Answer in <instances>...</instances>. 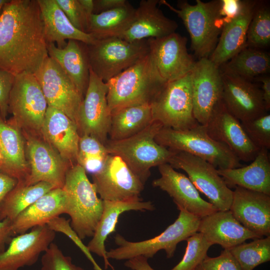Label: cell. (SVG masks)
Listing matches in <instances>:
<instances>
[{
  "label": "cell",
  "instance_id": "obj_1",
  "mask_svg": "<svg viewBox=\"0 0 270 270\" xmlns=\"http://www.w3.org/2000/svg\"><path fill=\"white\" fill-rule=\"evenodd\" d=\"M37 0H10L0 14V69L34 74L48 56Z\"/></svg>",
  "mask_w": 270,
  "mask_h": 270
},
{
  "label": "cell",
  "instance_id": "obj_2",
  "mask_svg": "<svg viewBox=\"0 0 270 270\" xmlns=\"http://www.w3.org/2000/svg\"><path fill=\"white\" fill-rule=\"evenodd\" d=\"M66 193L65 214L81 240L92 237L101 218L103 200L88 180L85 170L77 164L68 169L62 188Z\"/></svg>",
  "mask_w": 270,
  "mask_h": 270
},
{
  "label": "cell",
  "instance_id": "obj_3",
  "mask_svg": "<svg viewBox=\"0 0 270 270\" xmlns=\"http://www.w3.org/2000/svg\"><path fill=\"white\" fill-rule=\"evenodd\" d=\"M110 112L137 103L151 102L165 82L148 52L133 65L106 82Z\"/></svg>",
  "mask_w": 270,
  "mask_h": 270
},
{
  "label": "cell",
  "instance_id": "obj_4",
  "mask_svg": "<svg viewBox=\"0 0 270 270\" xmlns=\"http://www.w3.org/2000/svg\"><path fill=\"white\" fill-rule=\"evenodd\" d=\"M164 4L182 20L190 36L191 49L199 59L208 58L214 50L223 28L220 10V0L204 2L196 0L191 4L186 0H180L178 8L164 0Z\"/></svg>",
  "mask_w": 270,
  "mask_h": 270
},
{
  "label": "cell",
  "instance_id": "obj_5",
  "mask_svg": "<svg viewBox=\"0 0 270 270\" xmlns=\"http://www.w3.org/2000/svg\"><path fill=\"white\" fill-rule=\"evenodd\" d=\"M162 125L154 120L144 130L130 138L108 140L105 144L109 154L119 156L144 184L150 169L168 163L175 152L156 142L155 137Z\"/></svg>",
  "mask_w": 270,
  "mask_h": 270
},
{
  "label": "cell",
  "instance_id": "obj_6",
  "mask_svg": "<svg viewBox=\"0 0 270 270\" xmlns=\"http://www.w3.org/2000/svg\"><path fill=\"white\" fill-rule=\"evenodd\" d=\"M160 145L175 152H184L200 158L218 169L242 166L240 160L224 144L212 138L205 126L184 130L162 127L155 137Z\"/></svg>",
  "mask_w": 270,
  "mask_h": 270
},
{
  "label": "cell",
  "instance_id": "obj_7",
  "mask_svg": "<svg viewBox=\"0 0 270 270\" xmlns=\"http://www.w3.org/2000/svg\"><path fill=\"white\" fill-rule=\"evenodd\" d=\"M178 210L180 213L174 222L152 238L133 242L117 234L114 242L118 246L106 252L107 258L122 260L142 256L148 259L162 250L166 252L167 258H172L178 244L198 232L200 220L185 210Z\"/></svg>",
  "mask_w": 270,
  "mask_h": 270
},
{
  "label": "cell",
  "instance_id": "obj_8",
  "mask_svg": "<svg viewBox=\"0 0 270 270\" xmlns=\"http://www.w3.org/2000/svg\"><path fill=\"white\" fill-rule=\"evenodd\" d=\"M48 104L34 74L24 72L15 76L10 90L8 120L22 132L41 136L40 131Z\"/></svg>",
  "mask_w": 270,
  "mask_h": 270
},
{
  "label": "cell",
  "instance_id": "obj_9",
  "mask_svg": "<svg viewBox=\"0 0 270 270\" xmlns=\"http://www.w3.org/2000/svg\"><path fill=\"white\" fill-rule=\"evenodd\" d=\"M91 70L106 82L128 68L149 52L148 40L128 42L114 36L86 44Z\"/></svg>",
  "mask_w": 270,
  "mask_h": 270
},
{
  "label": "cell",
  "instance_id": "obj_10",
  "mask_svg": "<svg viewBox=\"0 0 270 270\" xmlns=\"http://www.w3.org/2000/svg\"><path fill=\"white\" fill-rule=\"evenodd\" d=\"M190 73L166 83L152 100L153 120L163 127L184 130L199 124L193 114Z\"/></svg>",
  "mask_w": 270,
  "mask_h": 270
},
{
  "label": "cell",
  "instance_id": "obj_11",
  "mask_svg": "<svg viewBox=\"0 0 270 270\" xmlns=\"http://www.w3.org/2000/svg\"><path fill=\"white\" fill-rule=\"evenodd\" d=\"M168 164L174 169L185 172L198 190L203 194L218 210H230L233 190L212 164L184 152H175Z\"/></svg>",
  "mask_w": 270,
  "mask_h": 270
},
{
  "label": "cell",
  "instance_id": "obj_12",
  "mask_svg": "<svg viewBox=\"0 0 270 270\" xmlns=\"http://www.w3.org/2000/svg\"><path fill=\"white\" fill-rule=\"evenodd\" d=\"M190 74L194 116L206 126L222 104V72L208 58H202L196 62Z\"/></svg>",
  "mask_w": 270,
  "mask_h": 270
},
{
  "label": "cell",
  "instance_id": "obj_13",
  "mask_svg": "<svg viewBox=\"0 0 270 270\" xmlns=\"http://www.w3.org/2000/svg\"><path fill=\"white\" fill-rule=\"evenodd\" d=\"M34 74L48 106L61 111L77 124L84 97L59 64L48 56Z\"/></svg>",
  "mask_w": 270,
  "mask_h": 270
},
{
  "label": "cell",
  "instance_id": "obj_14",
  "mask_svg": "<svg viewBox=\"0 0 270 270\" xmlns=\"http://www.w3.org/2000/svg\"><path fill=\"white\" fill-rule=\"evenodd\" d=\"M22 132L29 168L24 184L46 182L54 188H62L66 173L72 165L65 161L41 136Z\"/></svg>",
  "mask_w": 270,
  "mask_h": 270
},
{
  "label": "cell",
  "instance_id": "obj_15",
  "mask_svg": "<svg viewBox=\"0 0 270 270\" xmlns=\"http://www.w3.org/2000/svg\"><path fill=\"white\" fill-rule=\"evenodd\" d=\"M102 200L124 201L140 198L144 184L116 155L109 154L102 168L92 175Z\"/></svg>",
  "mask_w": 270,
  "mask_h": 270
},
{
  "label": "cell",
  "instance_id": "obj_16",
  "mask_svg": "<svg viewBox=\"0 0 270 270\" xmlns=\"http://www.w3.org/2000/svg\"><path fill=\"white\" fill-rule=\"evenodd\" d=\"M108 85L90 69L88 85L79 108L77 125L80 136L88 135L106 144L111 112L106 98Z\"/></svg>",
  "mask_w": 270,
  "mask_h": 270
},
{
  "label": "cell",
  "instance_id": "obj_17",
  "mask_svg": "<svg viewBox=\"0 0 270 270\" xmlns=\"http://www.w3.org/2000/svg\"><path fill=\"white\" fill-rule=\"evenodd\" d=\"M147 40L154 66L165 82L191 72L196 62L188 51L186 37L175 32L162 38Z\"/></svg>",
  "mask_w": 270,
  "mask_h": 270
},
{
  "label": "cell",
  "instance_id": "obj_18",
  "mask_svg": "<svg viewBox=\"0 0 270 270\" xmlns=\"http://www.w3.org/2000/svg\"><path fill=\"white\" fill-rule=\"evenodd\" d=\"M160 176L153 180V186L166 192L178 210L182 209L200 218L217 211L204 200L190 178L178 172L169 164L158 166Z\"/></svg>",
  "mask_w": 270,
  "mask_h": 270
},
{
  "label": "cell",
  "instance_id": "obj_19",
  "mask_svg": "<svg viewBox=\"0 0 270 270\" xmlns=\"http://www.w3.org/2000/svg\"><path fill=\"white\" fill-rule=\"evenodd\" d=\"M56 232L47 225L32 228L28 232L12 238L6 250L0 253V270H18L38 261L53 242Z\"/></svg>",
  "mask_w": 270,
  "mask_h": 270
},
{
  "label": "cell",
  "instance_id": "obj_20",
  "mask_svg": "<svg viewBox=\"0 0 270 270\" xmlns=\"http://www.w3.org/2000/svg\"><path fill=\"white\" fill-rule=\"evenodd\" d=\"M221 72L222 102L234 116L242 122L268 113L262 90L258 86L252 81Z\"/></svg>",
  "mask_w": 270,
  "mask_h": 270
},
{
  "label": "cell",
  "instance_id": "obj_21",
  "mask_svg": "<svg viewBox=\"0 0 270 270\" xmlns=\"http://www.w3.org/2000/svg\"><path fill=\"white\" fill-rule=\"evenodd\" d=\"M230 210L248 230L270 236V195L236 186Z\"/></svg>",
  "mask_w": 270,
  "mask_h": 270
},
{
  "label": "cell",
  "instance_id": "obj_22",
  "mask_svg": "<svg viewBox=\"0 0 270 270\" xmlns=\"http://www.w3.org/2000/svg\"><path fill=\"white\" fill-rule=\"evenodd\" d=\"M205 126L212 138L225 144L240 161L252 162L260 149L250 140L240 122L223 102Z\"/></svg>",
  "mask_w": 270,
  "mask_h": 270
},
{
  "label": "cell",
  "instance_id": "obj_23",
  "mask_svg": "<svg viewBox=\"0 0 270 270\" xmlns=\"http://www.w3.org/2000/svg\"><path fill=\"white\" fill-rule=\"evenodd\" d=\"M41 137L71 165L76 164L80 135L77 124L61 111L48 106Z\"/></svg>",
  "mask_w": 270,
  "mask_h": 270
},
{
  "label": "cell",
  "instance_id": "obj_24",
  "mask_svg": "<svg viewBox=\"0 0 270 270\" xmlns=\"http://www.w3.org/2000/svg\"><path fill=\"white\" fill-rule=\"evenodd\" d=\"M160 0H142L127 29L118 36L128 42L160 38L176 32L177 22L157 6Z\"/></svg>",
  "mask_w": 270,
  "mask_h": 270
},
{
  "label": "cell",
  "instance_id": "obj_25",
  "mask_svg": "<svg viewBox=\"0 0 270 270\" xmlns=\"http://www.w3.org/2000/svg\"><path fill=\"white\" fill-rule=\"evenodd\" d=\"M198 232L212 245L230 249L247 240L262 238L244 228L228 210H217L200 218Z\"/></svg>",
  "mask_w": 270,
  "mask_h": 270
},
{
  "label": "cell",
  "instance_id": "obj_26",
  "mask_svg": "<svg viewBox=\"0 0 270 270\" xmlns=\"http://www.w3.org/2000/svg\"><path fill=\"white\" fill-rule=\"evenodd\" d=\"M257 2L244 0L238 15L223 26L217 44L208 58L217 66L220 67L247 46L248 30Z\"/></svg>",
  "mask_w": 270,
  "mask_h": 270
},
{
  "label": "cell",
  "instance_id": "obj_27",
  "mask_svg": "<svg viewBox=\"0 0 270 270\" xmlns=\"http://www.w3.org/2000/svg\"><path fill=\"white\" fill-rule=\"evenodd\" d=\"M37 1L47 44H54L62 48L66 45V40H76L86 44L96 42V40L93 36L79 30L71 24L56 0Z\"/></svg>",
  "mask_w": 270,
  "mask_h": 270
},
{
  "label": "cell",
  "instance_id": "obj_28",
  "mask_svg": "<svg viewBox=\"0 0 270 270\" xmlns=\"http://www.w3.org/2000/svg\"><path fill=\"white\" fill-rule=\"evenodd\" d=\"M154 206L150 201H143L140 198L124 201L103 200V210L92 240L87 248L90 252L102 257L105 268L110 266L106 256L105 241L108 236L116 230L120 216L123 212L132 210H152Z\"/></svg>",
  "mask_w": 270,
  "mask_h": 270
},
{
  "label": "cell",
  "instance_id": "obj_29",
  "mask_svg": "<svg viewBox=\"0 0 270 270\" xmlns=\"http://www.w3.org/2000/svg\"><path fill=\"white\" fill-rule=\"evenodd\" d=\"M66 200L63 188H53L46 193L12 220L14 236L24 234L34 226L46 224L65 214Z\"/></svg>",
  "mask_w": 270,
  "mask_h": 270
},
{
  "label": "cell",
  "instance_id": "obj_30",
  "mask_svg": "<svg viewBox=\"0 0 270 270\" xmlns=\"http://www.w3.org/2000/svg\"><path fill=\"white\" fill-rule=\"evenodd\" d=\"M48 56L54 60L84 97L90 80V65L86 44L68 40L64 47L47 44Z\"/></svg>",
  "mask_w": 270,
  "mask_h": 270
},
{
  "label": "cell",
  "instance_id": "obj_31",
  "mask_svg": "<svg viewBox=\"0 0 270 270\" xmlns=\"http://www.w3.org/2000/svg\"><path fill=\"white\" fill-rule=\"evenodd\" d=\"M217 171L229 188L240 186L270 195V160L266 148H261L248 166Z\"/></svg>",
  "mask_w": 270,
  "mask_h": 270
},
{
  "label": "cell",
  "instance_id": "obj_32",
  "mask_svg": "<svg viewBox=\"0 0 270 270\" xmlns=\"http://www.w3.org/2000/svg\"><path fill=\"white\" fill-rule=\"evenodd\" d=\"M0 150L3 164L0 170L16 178L25 181L29 174L25 140L22 130L0 116Z\"/></svg>",
  "mask_w": 270,
  "mask_h": 270
},
{
  "label": "cell",
  "instance_id": "obj_33",
  "mask_svg": "<svg viewBox=\"0 0 270 270\" xmlns=\"http://www.w3.org/2000/svg\"><path fill=\"white\" fill-rule=\"evenodd\" d=\"M154 121L150 102L126 106L111 112L108 136L118 140L140 132Z\"/></svg>",
  "mask_w": 270,
  "mask_h": 270
},
{
  "label": "cell",
  "instance_id": "obj_34",
  "mask_svg": "<svg viewBox=\"0 0 270 270\" xmlns=\"http://www.w3.org/2000/svg\"><path fill=\"white\" fill-rule=\"evenodd\" d=\"M220 68L223 72L252 82L269 73L270 54L262 50L246 46Z\"/></svg>",
  "mask_w": 270,
  "mask_h": 270
},
{
  "label": "cell",
  "instance_id": "obj_35",
  "mask_svg": "<svg viewBox=\"0 0 270 270\" xmlns=\"http://www.w3.org/2000/svg\"><path fill=\"white\" fill-rule=\"evenodd\" d=\"M136 8L128 2L124 6L97 14L88 20L86 33L96 40L118 37L132 22Z\"/></svg>",
  "mask_w": 270,
  "mask_h": 270
},
{
  "label": "cell",
  "instance_id": "obj_36",
  "mask_svg": "<svg viewBox=\"0 0 270 270\" xmlns=\"http://www.w3.org/2000/svg\"><path fill=\"white\" fill-rule=\"evenodd\" d=\"M53 188L52 185L46 182L26 185L24 181L18 180L0 206V220L6 218L14 220L38 198Z\"/></svg>",
  "mask_w": 270,
  "mask_h": 270
},
{
  "label": "cell",
  "instance_id": "obj_37",
  "mask_svg": "<svg viewBox=\"0 0 270 270\" xmlns=\"http://www.w3.org/2000/svg\"><path fill=\"white\" fill-rule=\"evenodd\" d=\"M228 250L242 270H253L270 260V236L255 238Z\"/></svg>",
  "mask_w": 270,
  "mask_h": 270
},
{
  "label": "cell",
  "instance_id": "obj_38",
  "mask_svg": "<svg viewBox=\"0 0 270 270\" xmlns=\"http://www.w3.org/2000/svg\"><path fill=\"white\" fill-rule=\"evenodd\" d=\"M270 44V4L268 2L258 0L248 30L246 46L263 50Z\"/></svg>",
  "mask_w": 270,
  "mask_h": 270
},
{
  "label": "cell",
  "instance_id": "obj_39",
  "mask_svg": "<svg viewBox=\"0 0 270 270\" xmlns=\"http://www.w3.org/2000/svg\"><path fill=\"white\" fill-rule=\"evenodd\" d=\"M104 144L95 138L80 136L76 164L92 175L102 167L109 155Z\"/></svg>",
  "mask_w": 270,
  "mask_h": 270
},
{
  "label": "cell",
  "instance_id": "obj_40",
  "mask_svg": "<svg viewBox=\"0 0 270 270\" xmlns=\"http://www.w3.org/2000/svg\"><path fill=\"white\" fill-rule=\"evenodd\" d=\"M185 240L186 246L181 260L170 270H194L208 256L207 252L212 244L200 232H196Z\"/></svg>",
  "mask_w": 270,
  "mask_h": 270
},
{
  "label": "cell",
  "instance_id": "obj_41",
  "mask_svg": "<svg viewBox=\"0 0 270 270\" xmlns=\"http://www.w3.org/2000/svg\"><path fill=\"white\" fill-rule=\"evenodd\" d=\"M246 134L258 148H270V114L266 113L252 120L240 122Z\"/></svg>",
  "mask_w": 270,
  "mask_h": 270
},
{
  "label": "cell",
  "instance_id": "obj_42",
  "mask_svg": "<svg viewBox=\"0 0 270 270\" xmlns=\"http://www.w3.org/2000/svg\"><path fill=\"white\" fill-rule=\"evenodd\" d=\"M40 270H84L65 256L56 244L52 242L41 258Z\"/></svg>",
  "mask_w": 270,
  "mask_h": 270
},
{
  "label": "cell",
  "instance_id": "obj_43",
  "mask_svg": "<svg viewBox=\"0 0 270 270\" xmlns=\"http://www.w3.org/2000/svg\"><path fill=\"white\" fill-rule=\"evenodd\" d=\"M71 24L79 30L86 33L90 16L79 0H56Z\"/></svg>",
  "mask_w": 270,
  "mask_h": 270
},
{
  "label": "cell",
  "instance_id": "obj_44",
  "mask_svg": "<svg viewBox=\"0 0 270 270\" xmlns=\"http://www.w3.org/2000/svg\"><path fill=\"white\" fill-rule=\"evenodd\" d=\"M194 270H242L228 249H224L216 257L207 256Z\"/></svg>",
  "mask_w": 270,
  "mask_h": 270
},
{
  "label": "cell",
  "instance_id": "obj_45",
  "mask_svg": "<svg viewBox=\"0 0 270 270\" xmlns=\"http://www.w3.org/2000/svg\"><path fill=\"white\" fill-rule=\"evenodd\" d=\"M47 225L54 232H62L70 238L84 254L92 263L95 261L87 246L82 243V240L80 238L71 227L70 220H67L64 218L59 216L52 220L47 224Z\"/></svg>",
  "mask_w": 270,
  "mask_h": 270
},
{
  "label": "cell",
  "instance_id": "obj_46",
  "mask_svg": "<svg viewBox=\"0 0 270 270\" xmlns=\"http://www.w3.org/2000/svg\"><path fill=\"white\" fill-rule=\"evenodd\" d=\"M14 78L11 73L0 69V113L4 120H6L8 98Z\"/></svg>",
  "mask_w": 270,
  "mask_h": 270
},
{
  "label": "cell",
  "instance_id": "obj_47",
  "mask_svg": "<svg viewBox=\"0 0 270 270\" xmlns=\"http://www.w3.org/2000/svg\"><path fill=\"white\" fill-rule=\"evenodd\" d=\"M243 2L244 0H220V12L223 26L238 15Z\"/></svg>",
  "mask_w": 270,
  "mask_h": 270
},
{
  "label": "cell",
  "instance_id": "obj_48",
  "mask_svg": "<svg viewBox=\"0 0 270 270\" xmlns=\"http://www.w3.org/2000/svg\"><path fill=\"white\" fill-rule=\"evenodd\" d=\"M18 180L0 170V206L6 197L16 186Z\"/></svg>",
  "mask_w": 270,
  "mask_h": 270
},
{
  "label": "cell",
  "instance_id": "obj_49",
  "mask_svg": "<svg viewBox=\"0 0 270 270\" xmlns=\"http://www.w3.org/2000/svg\"><path fill=\"white\" fill-rule=\"evenodd\" d=\"M14 234L12 230V220L6 218L0 220V253L4 252Z\"/></svg>",
  "mask_w": 270,
  "mask_h": 270
},
{
  "label": "cell",
  "instance_id": "obj_50",
  "mask_svg": "<svg viewBox=\"0 0 270 270\" xmlns=\"http://www.w3.org/2000/svg\"><path fill=\"white\" fill-rule=\"evenodd\" d=\"M128 2L126 0H94L93 14H97L120 8Z\"/></svg>",
  "mask_w": 270,
  "mask_h": 270
},
{
  "label": "cell",
  "instance_id": "obj_51",
  "mask_svg": "<svg viewBox=\"0 0 270 270\" xmlns=\"http://www.w3.org/2000/svg\"><path fill=\"white\" fill-rule=\"evenodd\" d=\"M124 265L132 270H154L149 264L148 258L142 256L126 260Z\"/></svg>",
  "mask_w": 270,
  "mask_h": 270
},
{
  "label": "cell",
  "instance_id": "obj_52",
  "mask_svg": "<svg viewBox=\"0 0 270 270\" xmlns=\"http://www.w3.org/2000/svg\"><path fill=\"white\" fill-rule=\"evenodd\" d=\"M256 79L262 84L261 90L262 100L266 109L268 112L270 110V77L266 74L260 76Z\"/></svg>",
  "mask_w": 270,
  "mask_h": 270
},
{
  "label": "cell",
  "instance_id": "obj_53",
  "mask_svg": "<svg viewBox=\"0 0 270 270\" xmlns=\"http://www.w3.org/2000/svg\"><path fill=\"white\" fill-rule=\"evenodd\" d=\"M86 14L90 16L94 11V0H79Z\"/></svg>",
  "mask_w": 270,
  "mask_h": 270
},
{
  "label": "cell",
  "instance_id": "obj_54",
  "mask_svg": "<svg viewBox=\"0 0 270 270\" xmlns=\"http://www.w3.org/2000/svg\"><path fill=\"white\" fill-rule=\"evenodd\" d=\"M92 264L94 266V270H102V268L96 262Z\"/></svg>",
  "mask_w": 270,
  "mask_h": 270
},
{
  "label": "cell",
  "instance_id": "obj_55",
  "mask_svg": "<svg viewBox=\"0 0 270 270\" xmlns=\"http://www.w3.org/2000/svg\"><path fill=\"white\" fill-rule=\"evenodd\" d=\"M8 0H0V10H2L4 4L8 2Z\"/></svg>",
  "mask_w": 270,
  "mask_h": 270
},
{
  "label": "cell",
  "instance_id": "obj_56",
  "mask_svg": "<svg viewBox=\"0 0 270 270\" xmlns=\"http://www.w3.org/2000/svg\"><path fill=\"white\" fill-rule=\"evenodd\" d=\"M2 164H3V159H2V155L0 150V170L2 168Z\"/></svg>",
  "mask_w": 270,
  "mask_h": 270
},
{
  "label": "cell",
  "instance_id": "obj_57",
  "mask_svg": "<svg viewBox=\"0 0 270 270\" xmlns=\"http://www.w3.org/2000/svg\"></svg>",
  "mask_w": 270,
  "mask_h": 270
}]
</instances>
